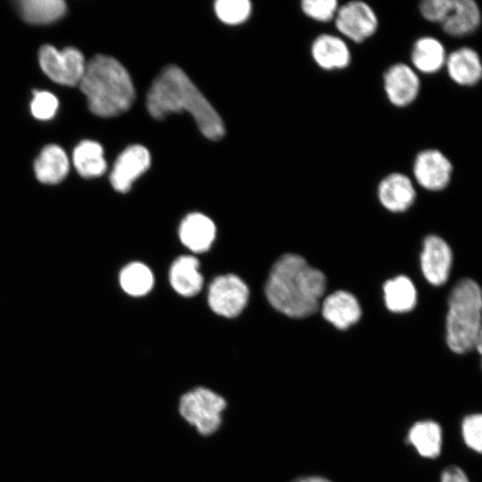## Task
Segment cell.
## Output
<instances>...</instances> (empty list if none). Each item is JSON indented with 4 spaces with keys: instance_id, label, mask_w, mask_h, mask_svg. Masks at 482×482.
Wrapping results in <instances>:
<instances>
[{
    "instance_id": "6da1fadb",
    "label": "cell",
    "mask_w": 482,
    "mask_h": 482,
    "mask_svg": "<svg viewBox=\"0 0 482 482\" xmlns=\"http://www.w3.org/2000/svg\"><path fill=\"white\" fill-rule=\"evenodd\" d=\"M327 286L325 275L300 255L286 253L272 266L265 286L269 303L295 319L315 313Z\"/></svg>"
},
{
    "instance_id": "7a4b0ae2",
    "label": "cell",
    "mask_w": 482,
    "mask_h": 482,
    "mask_svg": "<svg viewBox=\"0 0 482 482\" xmlns=\"http://www.w3.org/2000/svg\"><path fill=\"white\" fill-rule=\"evenodd\" d=\"M146 108L155 119L170 112H187L207 138L218 140L224 135L221 118L178 66L165 67L154 80L146 96Z\"/></svg>"
},
{
    "instance_id": "3957f363",
    "label": "cell",
    "mask_w": 482,
    "mask_h": 482,
    "mask_svg": "<svg viewBox=\"0 0 482 482\" xmlns=\"http://www.w3.org/2000/svg\"><path fill=\"white\" fill-rule=\"evenodd\" d=\"M89 110L109 118L127 112L135 99V88L124 66L115 58L97 54L87 62L79 84Z\"/></svg>"
},
{
    "instance_id": "277c9868",
    "label": "cell",
    "mask_w": 482,
    "mask_h": 482,
    "mask_svg": "<svg viewBox=\"0 0 482 482\" xmlns=\"http://www.w3.org/2000/svg\"><path fill=\"white\" fill-rule=\"evenodd\" d=\"M482 326V289L471 278H462L453 287L448 298L446 344L458 354L474 349Z\"/></svg>"
},
{
    "instance_id": "5b68a950",
    "label": "cell",
    "mask_w": 482,
    "mask_h": 482,
    "mask_svg": "<svg viewBox=\"0 0 482 482\" xmlns=\"http://www.w3.org/2000/svg\"><path fill=\"white\" fill-rule=\"evenodd\" d=\"M225 408L224 398L205 387L192 389L179 401L181 416L202 435H211L219 428Z\"/></svg>"
},
{
    "instance_id": "8992f818",
    "label": "cell",
    "mask_w": 482,
    "mask_h": 482,
    "mask_svg": "<svg viewBox=\"0 0 482 482\" xmlns=\"http://www.w3.org/2000/svg\"><path fill=\"white\" fill-rule=\"evenodd\" d=\"M38 63L51 80L69 87L79 84L87 65L79 49L69 46L59 50L51 45H44L39 48Z\"/></svg>"
},
{
    "instance_id": "52a82bcc",
    "label": "cell",
    "mask_w": 482,
    "mask_h": 482,
    "mask_svg": "<svg viewBox=\"0 0 482 482\" xmlns=\"http://www.w3.org/2000/svg\"><path fill=\"white\" fill-rule=\"evenodd\" d=\"M333 22L339 36L354 44L369 40L379 28L376 11L362 0H352L340 4Z\"/></svg>"
},
{
    "instance_id": "ba28073f",
    "label": "cell",
    "mask_w": 482,
    "mask_h": 482,
    "mask_svg": "<svg viewBox=\"0 0 482 482\" xmlns=\"http://www.w3.org/2000/svg\"><path fill=\"white\" fill-rule=\"evenodd\" d=\"M382 87L387 101L396 108H405L418 98L421 82L411 64L397 62L389 65L382 76Z\"/></svg>"
},
{
    "instance_id": "9c48e42d",
    "label": "cell",
    "mask_w": 482,
    "mask_h": 482,
    "mask_svg": "<svg viewBox=\"0 0 482 482\" xmlns=\"http://www.w3.org/2000/svg\"><path fill=\"white\" fill-rule=\"evenodd\" d=\"M248 298L249 289L246 284L233 274L215 278L209 287V305L220 316H237L245 307Z\"/></svg>"
},
{
    "instance_id": "30bf717a",
    "label": "cell",
    "mask_w": 482,
    "mask_h": 482,
    "mask_svg": "<svg viewBox=\"0 0 482 482\" xmlns=\"http://www.w3.org/2000/svg\"><path fill=\"white\" fill-rule=\"evenodd\" d=\"M412 173L416 182L423 188L440 191L451 181L453 164L442 151L427 148L416 154L412 163Z\"/></svg>"
},
{
    "instance_id": "8fae6325",
    "label": "cell",
    "mask_w": 482,
    "mask_h": 482,
    "mask_svg": "<svg viewBox=\"0 0 482 482\" xmlns=\"http://www.w3.org/2000/svg\"><path fill=\"white\" fill-rule=\"evenodd\" d=\"M313 62L325 71L347 69L352 63V52L347 41L339 35L320 33L310 46Z\"/></svg>"
},
{
    "instance_id": "7c38bea8",
    "label": "cell",
    "mask_w": 482,
    "mask_h": 482,
    "mask_svg": "<svg viewBox=\"0 0 482 482\" xmlns=\"http://www.w3.org/2000/svg\"><path fill=\"white\" fill-rule=\"evenodd\" d=\"M453 254L448 244L436 235L428 236L420 255L422 273L433 286H441L448 279Z\"/></svg>"
},
{
    "instance_id": "4fadbf2b",
    "label": "cell",
    "mask_w": 482,
    "mask_h": 482,
    "mask_svg": "<svg viewBox=\"0 0 482 482\" xmlns=\"http://www.w3.org/2000/svg\"><path fill=\"white\" fill-rule=\"evenodd\" d=\"M151 157L147 149L140 145L127 147L113 164L110 181L118 192L125 193L132 183L150 166Z\"/></svg>"
},
{
    "instance_id": "5bb4252c",
    "label": "cell",
    "mask_w": 482,
    "mask_h": 482,
    "mask_svg": "<svg viewBox=\"0 0 482 482\" xmlns=\"http://www.w3.org/2000/svg\"><path fill=\"white\" fill-rule=\"evenodd\" d=\"M378 197L390 212H401L409 209L415 201L416 190L412 180L402 172H391L378 186Z\"/></svg>"
},
{
    "instance_id": "9a60e30c",
    "label": "cell",
    "mask_w": 482,
    "mask_h": 482,
    "mask_svg": "<svg viewBox=\"0 0 482 482\" xmlns=\"http://www.w3.org/2000/svg\"><path fill=\"white\" fill-rule=\"evenodd\" d=\"M445 68L457 85L470 87L482 79V61L471 47H460L447 54Z\"/></svg>"
},
{
    "instance_id": "2e32d148",
    "label": "cell",
    "mask_w": 482,
    "mask_h": 482,
    "mask_svg": "<svg viewBox=\"0 0 482 482\" xmlns=\"http://www.w3.org/2000/svg\"><path fill=\"white\" fill-rule=\"evenodd\" d=\"M447 54L439 39L431 36H423L412 44L410 64L419 74H435L445 68Z\"/></svg>"
},
{
    "instance_id": "e0dca14e",
    "label": "cell",
    "mask_w": 482,
    "mask_h": 482,
    "mask_svg": "<svg viewBox=\"0 0 482 482\" xmlns=\"http://www.w3.org/2000/svg\"><path fill=\"white\" fill-rule=\"evenodd\" d=\"M324 319L338 329H346L362 315L358 300L351 293L340 290L328 295L322 302Z\"/></svg>"
},
{
    "instance_id": "ac0fdd59",
    "label": "cell",
    "mask_w": 482,
    "mask_h": 482,
    "mask_svg": "<svg viewBox=\"0 0 482 482\" xmlns=\"http://www.w3.org/2000/svg\"><path fill=\"white\" fill-rule=\"evenodd\" d=\"M70 161L66 152L58 145L50 144L40 151L34 162L36 179L45 185H57L68 175Z\"/></svg>"
},
{
    "instance_id": "d6986e66",
    "label": "cell",
    "mask_w": 482,
    "mask_h": 482,
    "mask_svg": "<svg viewBox=\"0 0 482 482\" xmlns=\"http://www.w3.org/2000/svg\"><path fill=\"white\" fill-rule=\"evenodd\" d=\"M481 22L479 6L473 0H452L450 9L440 24L445 33L462 37L474 32Z\"/></svg>"
},
{
    "instance_id": "ffe728a7",
    "label": "cell",
    "mask_w": 482,
    "mask_h": 482,
    "mask_svg": "<svg viewBox=\"0 0 482 482\" xmlns=\"http://www.w3.org/2000/svg\"><path fill=\"white\" fill-rule=\"evenodd\" d=\"M216 229L212 220L202 213H190L179 226L182 244L195 253H203L211 247Z\"/></svg>"
},
{
    "instance_id": "44dd1931",
    "label": "cell",
    "mask_w": 482,
    "mask_h": 482,
    "mask_svg": "<svg viewBox=\"0 0 482 482\" xmlns=\"http://www.w3.org/2000/svg\"><path fill=\"white\" fill-rule=\"evenodd\" d=\"M169 278L174 290L186 297L196 295L204 283L198 260L189 255L180 256L175 260L170 267Z\"/></svg>"
},
{
    "instance_id": "7402d4cb",
    "label": "cell",
    "mask_w": 482,
    "mask_h": 482,
    "mask_svg": "<svg viewBox=\"0 0 482 482\" xmlns=\"http://www.w3.org/2000/svg\"><path fill=\"white\" fill-rule=\"evenodd\" d=\"M72 162L77 172L85 179L103 175L107 167L102 145L93 140H83L76 145Z\"/></svg>"
},
{
    "instance_id": "603a6c76",
    "label": "cell",
    "mask_w": 482,
    "mask_h": 482,
    "mask_svg": "<svg viewBox=\"0 0 482 482\" xmlns=\"http://www.w3.org/2000/svg\"><path fill=\"white\" fill-rule=\"evenodd\" d=\"M17 8L26 22L43 25L60 20L67 5L62 0H21L17 2Z\"/></svg>"
},
{
    "instance_id": "cb8c5ba5",
    "label": "cell",
    "mask_w": 482,
    "mask_h": 482,
    "mask_svg": "<svg viewBox=\"0 0 482 482\" xmlns=\"http://www.w3.org/2000/svg\"><path fill=\"white\" fill-rule=\"evenodd\" d=\"M408 442L425 458H436L442 449V429L433 420L416 422L409 430Z\"/></svg>"
},
{
    "instance_id": "d4e9b609",
    "label": "cell",
    "mask_w": 482,
    "mask_h": 482,
    "mask_svg": "<svg viewBox=\"0 0 482 482\" xmlns=\"http://www.w3.org/2000/svg\"><path fill=\"white\" fill-rule=\"evenodd\" d=\"M384 299L387 309L393 312L411 311L417 302V291L412 281L406 276H397L383 286Z\"/></svg>"
},
{
    "instance_id": "484cf974",
    "label": "cell",
    "mask_w": 482,
    "mask_h": 482,
    "mask_svg": "<svg viewBox=\"0 0 482 482\" xmlns=\"http://www.w3.org/2000/svg\"><path fill=\"white\" fill-rule=\"evenodd\" d=\"M122 289L133 296H142L153 287L154 276L151 270L142 262H134L126 265L120 273Z\"/></svg>"
},
{
    "instance_id": "4316f807",
    "label": "cell",
    "mask_w": 482,
    "mask_h": 482,
    "mask_svg": "<svg viewBox=\"0 0 482 482\" xmlns=\"http://www.w3.org/2000/svg\"><path fill=\"white\" fill-rule=\"evenodd\" d=\"M219 19L229 25L245 22L251 15L252 4L248 0H219L215 2Z\"/></svg>"
},
{
    "instance_id": "83f0119b",
    "label": "cell",
    "mask_w": 482,
    "mask_h": 482,
    "mask_svg": "<svg viewBox=\"0 0 482 482\" xmlns=\"http://www.w3.org/2000/svg\"><path fill=\"white\" fill-rule=\"evenodd\" d=\"M339 5L337 0H303L300 10L308 19L326 23L334 21Z\"/></svg>"
},
{
    "instance_id": "f1b7e54d",
    "label": "cell",
    "mask_w": 482,
    "mask_h": 482,
    "mask_svg": "<svg viewBox=\"0 0 482 482\" xmlns=\"http://www.w3.org/2000/svg\"><path fill=\"white\" fill-rule=\"evenodd\" d=\"M29 106L34 118L39 120H49L57 113L59 100L50 91L36 89L32 93Z\"/></svg>"
},
{
    "instance_id": "f546056e",
    "label": "cell",
    "mask_w": 482,
    "mask_h": 482,
    "mask_svg": "<svg viewBox=\"0 0 482 482\" xmlns=\"http://www.w3.org/2000/svg\"><path fill=\"white\" fill-rule=\"evenodd\" d=\"M465 444L473 451L482 453V413L468 415L461 423Z\"/></svg>"
},
{
    "instance_id": "4dcf8cb0",
    "label": "cell",
    "mask_w": 482,
    "mask_h": 482,
    "mask_svg": "<svg viewBox=\"0 0 482 482\" xmlns=\"http://www.w3.org/2000/svg\"><path fill=\"white\" fill-rule=\"evenodd\" d=\"M452 0H425L420 3L419 12L427 21L441 24L445 20Z\"/></svg>"
},
{
    "instance_id": "1f68e13d",
    "label": "cell",
    "mask_w": 482,
    "mask_h": 482,
    "mask_svg": "<svg viewBox=\"0 0 482 482\" xmlns=\"http://www.w3.org/2000/svg\"><path fill=\"white\" fill-rule=\"evenodd\" d=\"M441 482H470L465 472L457 466H449L441 476Z\"/></svg>"
},
{
    "instance_id": "d6a6232c",
    "label": "cell",
    "mask_w": 482,
    "mask_h": 482,
    "mask_svg": "<svg viewBox=\"0 0 482 482\" xmlns=\"http://www.w3.org/2000/svg\"><path fill=\"white\" fill-rule=\"evenodd\" d=\"M292 482H331V481L319 476H308V477H302V478H296Z\"/></svg>"
},
{
    "instance_id": "836d02e7",
    "label": "cell",
    "mask_w": 482,
    "mask_h": 482,
    "mask_svg": "<svg viewBox=\"0 0 482 482\" xmlns=\"http://www.w3.org/2000/svg\"><path fill=\"white\" fill-rule=\"evenodd\" d=\"M474 348L478 351V353L482 357V326H481L480 330H479V332H478V334L477 336Z\"/></svg>"
}]
</instances>
